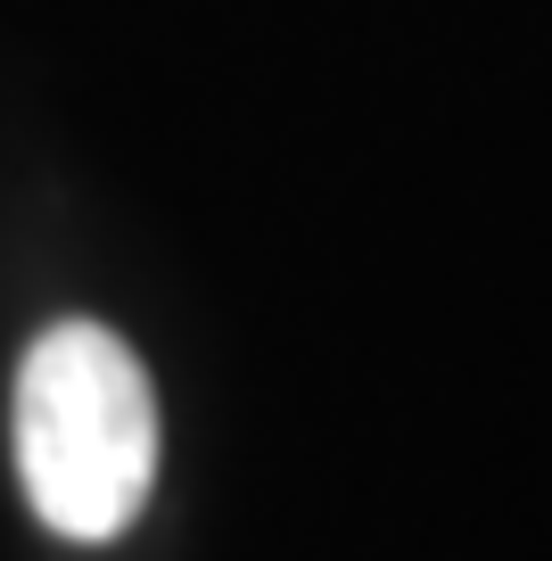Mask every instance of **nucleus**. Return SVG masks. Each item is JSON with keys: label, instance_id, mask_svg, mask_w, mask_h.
<instances>
[{"label": "nucleus", "instance_id": "1", "mask_svg": "<svg viewBox=\"0 0 552 561\" xmlns=\"http://www.w3.org/2000/svg\"><path fill=\"white\" fill-rule=\"evenodd\" d=\"M18 479L42 528L107 545L157 479V397L107 322H58L18 364Z\"/></svg>", "mask_w": 552, "mask_h": 561}]
</instances>
